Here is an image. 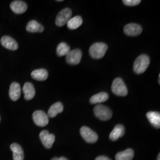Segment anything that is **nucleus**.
Wrapping results in <instances>:
<instances>
[{
	"mask_svg": "<svg viewBox=\"0 0 160 160\" xmlns=\"http://www.w3.org/2000/svg\"><path fill=\"white\" fill-rule=\"evenodd\" d=\"M134 156V151L133 149L128 148L118 152L116 155V160H132Z\"/></svg>",
	"mask_w": 160,
	"mask_h": 160,
	"instance_id": "obj_20",
	"label": "nucleus"
},
{
	"mask_svg": "<svg viewBox=\"0 0 160 160\" xmlns=\"http://www.w3.org/2000/svg\"><path fill=\"white\" fill-rule=\"evenodd\" d=\"M94 112L96 116L99 119L106 121L112 118V112L108 106L102 104H98L94 108Z\"/></svg>",
	"mask_w": 160,
	"mask_h": 160,
	"instance_id": "obj_4",
	"label": "nucleus"
},
{
	"mask_svg": "<svg viewBox=\"0 0 160 160\" xmlns=\"http://www.w3.org/2000/svg\"><path fill=\"white\" fill-rule=\"evenodd\" d=\"M33 119L37 126L43 127L49 123V116L42 110H36L33 114Z\"/></svg>",
	"mask_w": 160,
	"mask_h": 160,
	"instance_id": "obj_7",
	"label": "nucleus"
},
{
	"mask_svg": "<svg viewBox=\"0 0 160 160\" xmlns=\"http://www.w3.org/2000/svg\"><path fill=\"white\" fill-rule=\"evenodd\" d=\"M57 1H58V2H61V1H62V0H58Z\"/></svg>",
	"mask_w": 160,
	"mask_h": 160,
	"instance_id": "obj_29",
	"label": "nucleus"
},
{
	"mask_svg": "<svg viewBox=\"0 0 160 160\" xmlns=\"http://www.w3.org/2000/svg\"><path fill=\"white\" fill-rule=\"evenodd\" d=\"M26 30L30 33H41L43 32L44 27L36 20H31L26 26Z\"/></svg>",
	"mask_w": 160,
	"mask_h": 160,
	"instance_id": "obj_17",
	"label": "nucleus"
},
{
	"mask_svg": "<svg viewBox=\"0 0 160 160\" xmlns=\"http://www.w3.org/2000/svg\"><path fill=\"white\" fill-rule=\"evenodd\" d=\"M149 58L147 55H141L136 59L133 63V70L137 74L143 73L149 65Z\"/></svg>",
	"mask_w": 160,
	"mask_h": 160,
	"instance_id": "obj_1",
	"label": "nucleus"
},
{
	"mask_svg": "<svg viewBox=\"0 0 160 160\" xmlns=\"http://www.w3.org/2000/svg\"><path fill=\"white\" fill-rule=\"evenodd\" d=\"M32 77L37 81H45L48 77V72L45 69H39L34 70L32 74Z\"/></svg>",
	"mask_w": 160,
	"mask_h": 160,
	"instance_id": "obj_22",
	"label": "nucleus"
},
{
	"mask_svg": "<svg viewBox=\"0 0 160 160\" xmlns=\"http://www.w3.org/2000/svg\"><path fill=\"white\" fill-rule=\"evenodd\" d=\"M0 120H1V118H0Z\"/></svg>",
	"mask_w": 160,
	"mask_h": 160,
	"instance_id": "obj_30",
	"label": "nucleus"
},
{
	"mask_svg": "<svg viewBox=\"0 0 160 160\" xmlns=\"http://www.w3.org/2000/svg\"><path fill=\"white\" fill-rule=\"evenodd\" d=\"M108 46L102 42H97L92 45L90 48L89 52L92 58L94 59H101L104 56L107 52Z\"/></svg>",
	"mask_w": 160,
	"mask_h": 160,
	"instance_id": "obj_2",
	"label": "nucleus"
},
{
	"mask_svg": "<svg viewBox=\"0 0 160 160\" xmlns=\"http://www.w3.org/2000/svg\"><path fill=\"white\" fill-rule=\"evenodd\" d=\"M9 96L12 101L18 100L21 96V87L20 85L14 82H12L9 90Z\"/></svg>",
	"mask_w": 160,
	"mask_h": 160,
	"instance_id": "obj_13",
	"label": "nucleus"
},
{
	"mask_svg": "<svg viewBox=\"0 0 160 160\" xmlns=\"http://www.w3.org/2000/svg\"><path fill=\"white\" fill-rule=\"evenodd\" d=\"M63 104L61 102H57L52 104L51 107L48 110V116L50 118H55L59 113H61L63 112Z\"/></svg>",
	"mask_w": 160,
	"mask_h": 160,
	"instance_id": "obj_19",
	"label": "nucleus"
},
{
	"mask_svg": "<svg viewBox=\"0 0 160 160\" xmlns=\"http://www.w3.org/2000/svg\"><path fill=\"white\" fill-rule=\"evenodd\" d=\"M51 160H68L67 158H66L65 157H54Z\"/></svg>",
	"mask_w": 160,
	"mask_h": 160,
	"instance_id": "obj_27",
	"label": "nucleus"
},
{
	"mask_svg": "<svg viewBox=\"0 0 160 160\" xmlns=\"http://www.w3.org/2000/svg\"><path fill=\"white\" fill-rule=\"evenodd\" d=\"M13 153V160H23L24 155L22 147L18 143H12L10 146Z\"/></svg>",
	"mask_w": 160,
	"mask_h": 160,
	"instance_id": "obj_15",
	"label": "nucleus"
},
{
	"mask_svg": "<svg viewBox=\"0 0 160 160\" xmlns=\"http://www.w3.org/2000/svg\"><path fill=\"white\" fill-rule=\"evenodd\" d=\"M39 137L43 145L48 149L51 148L55 140V135L49 133V132L46 130L42 131L40 132Z\"/></svg>",
	"mask_w": 160,
	"mask_h": 160,
	"instance_id": "obj_8",
	"label": "nucleus"
},
{
	"mask_svg": "<svg viewBox=\"0 0 160 160\" xmlns=\"http://www.w3.org/2000/svg\"><path fill=\"white\" fill-rule=\"evenodd\" d=\"M125 132V127L122 125H117L110 133L109 138L112 141H117L119 138L122 137Z\"/></svg>",
	"mask_w": 160,
	"mask_h": 160,
	"instance_id": "obj_14",
	"label": "nucleus"
},
{
	"mask_svg": "<svg viewBox=\"0 0 160 160\" xmlns=\"http://www.w3.org/2000/svg\"><path fill=\"white\" fill-rule=\"evenodd\" d=\"M142 27L136 23H130L126 25L123 29L125 34L129 36H137L142 33Z\"/></svg>",
	"mask_w": 160,
	"mask_h": 160,
	"instance_id": "obj_10",
	"label": "nucleus"
},
{
	"mask_svg": "<svg viewBox=\"0 0 160 160\" xmlns=\"http://www.w3.org/2000/svg\"><path fill=\"white\" fill-rule=\"evenodd\" d=\"M23 91L24 93V98L27 100H32L36 94L34 86L29 82H27L24 84L23 86Z\"/></svg>",
	"mask_w": 160,
	"mask_h": 160,
	"instance_id": "obj_16",
	"label": "nucleus"
},
{
	"mask_svg": "<svg viewBox=\"0 0 160 160\" xmlns=\"http://www.w3.org/2000/svg\"><path fill=\"white\" fill-rule=\"evenodd\" d=\"M160 154H158V158H157V159H158V160H160Z\"/></svg>",
	"mask_w": 160,
	"mask_h": 160,
	"instance_id": "obj_28",
	"label": "nucleus"
},
{
	"mask_svg": "<svg viewBox=\"0 0 160 160\" xmlns=\"http://www.w3.org/2000/svg\"><path fill=\"white\" fill-rule=\"evenodd\" d=\"M80 133L83 139L88 143H94L98 140L97 133L88 127L82 126L80 129Z\"/></svg>",
	"mask_w": 160,
	"mask_h": 160,
	"instance_id": "obj_6",
	"label": "nucleus"
},
{
	"mask_svg": "<svg viewBox=\"0 0 160 160\" xmlns=\"http://www.w3.org/2000/svg\"><path fill=\"white\" fill-rule=\"evenodd\" d=\"M82 58V52L79 49L70 51L66 57L67 63L71 65H77L80 63Z\"/></svg>",
	"mask_w": 160,
	"mask_h": 160,
	"instance_id": "obj_9",
	"label": "nucleus"
},
{
	"mask_svg": "<svg viewBox=\"0 0 160 160\" xmlns=\"http://www.w3.org/2000/svg\"><path fill=\"white\" fill-rule=\"evenodd\" d=\"M82 24V19L80 16L71 18L67 23L68 28L71 30H74L78 28Z\"/></svg>",
	"mask_w": 160,
	"mask_h": 160,
	"instance_id": "obj_23",
	"label": "nucleus"
},
{
	"mask_svg": "<svg viewBox=\"0 0 160 160\" xmlns=\"http://www.w3.org/2000/svg\"><path fill=\"white\" fill-rule=\"evenodd\" d=\"M72 11L70 8H65L58 14L56 17L55 23L57 26L62 27L68 22L71 18Z\"/></svg>",
	"mask_w": 160,
	"mask_h": 160,
	"instance_id": "obj_5",
	"label": "nucleus"
},
{
	"mask_svg": "<svg viewBox=\"0 0 160 160\" xmlns=\"http://www.w3.org/2000/svg\"><path fill=\"white\" fill-rule=\"evenodd\" d=\"M147 118L151 124L156 128H160V114L156 112H149L147 114Z\"/></svg>",
	"mask_w": 160,
	"mask_h": 160,
	"instance_id": "obj_18",
	"label": "nucleus"
},
{
	"mask_svg": "<svg viewBox=\"0 0 160 160\" xmlns=\"http://www.w3.org/2000/svg\"><path fill=\"white\" fill-rule=\"evenodd\" d=\"M1 43L2 46L9 50L16 51L18 48L17 42L10 36H3L1 39Z\"/></svg>",
	"mask_w": 160,
	"mask_h": 160,
	"instance_id": "obj_11",
	"label": "nucleus"
},
{
	"mask_svg": "<svg viewBox=\"0 0 160 160\" xmlns=\"http://www.w3.org/2000/svg\"><path fill=\"white\" fill-rule=\"evenodd\" d=\"M10 8L14 12L20 14L26 12L28 5L23 1H14L10 4Z\"/></svg>",
	"mask_w": 160,
	"mask_h": 160,
	"instance_id": "obj_12",
	"label": "nucleus"
},
{
	"mask_svg": "<svg viewBox=\"0 0 160 160\" xmlns=\"http://www.w3.org/2000/svg\"><path fill=\"white\" fill-rule=\"evenodd\" d=\"M70 51V47L65 42H61L58 45L57 52L59 57L67 56Z\"/></svg>",
	"mask_w": 160,
	"mask_h": 160,
	"instance_id": "obj_24",
	"label": "nucleus"
},
{
	"mask_svg": "<svg viewBox=\"0 0 160 160\" xmlns=\"http://www.w3.org/2000/svg\"><path fill=\"white\" fill-rule=\"evenodd\" d=\"M109 97V94L107 92H101L92 96L90 99V102L92 104L103 103L107 101Z\"/></svg>",
	"mask_w": 160,
	"mask_h": 160,
	"instance_id": "obj_21",
	"label": "nucleus"
},
{
	"mask_svg": "<svg viewBox=\"0 0 160 160\" xmlns=\"http://www.w3.org/2000/svg\"><path fill=\"white\" fill-rule=\"evenodd\" d=\"M125 5L127 6H136L139 4L141 0H123L122 1Z\"/></svg>",
	"mask_w": 160,
	"mask_h": 160,
	"instance_id": "obj_25",
	"label": "nucleus"
},
{
	"mask_svg": "<svg viewBox=\"0 0 160 160\" xmlns=\"http://www.w3.org/2000/svg\"><path fill=\"white\" fill-rule=\"evenodd\" d=\"M112 91L118 96H126L128 92L126 84L121 78H116L113 80L112 85Z\"/></svg>",
	"mask_w": 160,
	"mask_h": 160,
	"instance_id": "obj_3",
	"label": "nucleus"
},
{
	"mask_svg": "<svg viewBox=\"0 0 160 160\" xmlns=\"http://www.w3.org/2000/svg\"><path fill=\"white\" fill-rule=\"evenodd\" d=\"M95 160H111L109 157H106V156H104V155H101L97 157Z\"/></svg>",
	"mask_w": 160,
	"mask_h": 160,
	"instance_id": "obj_26",
	"label": "nucleus"
}]
</instances>
